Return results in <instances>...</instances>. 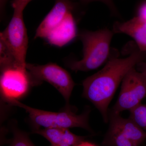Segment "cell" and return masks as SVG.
Returning a JSON list of instances; mask_svg holds the SVG:
<instances>
[{
    "label": "cell",
    "instance_id": "1",
    "mask_svg": "<svg viewBox=\"0 0 146 146\" xmlns=\"http://www.w3.org/2000/svg\"><path fill=\"white\" fill-rule=\"evenodd\" d=\"M146 60V52L138 47L125 58L110 54L102 70L84 80L82 96L98 110L105 122L108 121V106L118 86L131 69Z\"/></svg>",
    "mask_w": 146,
    "mask_h": 146
},
{
    "label": "cell",
    "instance_id": "2",
    "mask_svg": "<svg viewBox=\"0 0 146 146\" xmlns=\"http://www.w3.org/2000/svg\"><path fill=\"white\" fill-rule=\"evenodd\" d=\"M114 34L106 28L81 32L79 37L83 45V57L81 60L70 62L68 67L75 72H88L99 68L109 59Z\"/></svg>",
    "mask_w": 146,
    "mask_h": 146
},
{
    "label": "cell",
    "instance_id": "3",
    "mask_svg": "<svg viewBox=\"0 0 146 146\" xmlns=\"http://www.w3.org/2000/svg\"><path fill=\"white\" fill-rule=\"evenodd\" d=\"M6 102L11 105L18 106L25 110L32 122L37 127L44 128L80 127L92 131L88 122L89 110H87L80 115H77L70 109L62 112H50L30 107L17 100H9Z\"/></svg>",
    "mask_w": 146,
    "mask_h": 146
},
{
    "label": "cell",
    "instance_id": "4",
    "mask_svg": "<svg viewBox=\"0 0 146 146\" xmlns=\"http://www.w3.org/2000/svg\"><path fill=\"white\" fill-rule=\"evenodd\" d=\"M26 68L32 84H38L42 81L50 84L63 96L66 105L69 106L70 98L75 84L67 71L52 63L43 65L27 63Z\"/></svg>",
    "mask_w": 146,
    "mask_h": 146
},
{
    "label": "cell",
    "instance_id": "5",
    "mask_svg": "<svg viewBox=\"0 0 146 146\" xmlns=\"http://www.w3.org/2000/svg\"><path fill=\"white\" fill-rule=\"evenodd\" d=\"M146 97V75L131 69L125 77L117 100L110 112L120 114L141 104Z\"/></svg>",
    "mask_w": 146,
    "mask_h": 146
},
{
    "label": "cell",
    "instance_id": "6",
    "mask_svg": "<svg viewBox=\"0 0 146 146\" xmlns=\"http://www.w3.org/2000/svg\"><path fill=\"white\" fill-rule=\"evenodd\" d=\"M22 11L14 10L13 17L4 31L1 33L2 38L11 51L19 65L26 67L28 37Z\"/></svg>",
    "mask_w": 146,
    "mask_h": 146
},
{
    "label": "cell",
    "instance_id": "7",
    "mask_svg": "<svg viewBox=\"0 0 146 146\" xmlns=\"http://www.w3.org/2000/svg\"><path fill=\"white\" fill-rule=\"evenodd\" d=\"M1 73V93L6 102L24 96L32 84L26 67L11 66L2 69Z\"/></svg>",
    "mask_w": 146,
    "mask_h": 146
},
{
    "label": "cell",
    "instance_id": "8",
    "mask_svg": "<svg viewBox=\"0 0 146 146\" xmlns=\"http://www.w3.org/2000/svg\"><path fill=\"white\" fill-rule=\"evenodd\" d=\"M112 31L130 36L140 50L146 52V21L136 16L125 22H117Z\"/></svg>",
    "mask_w": 146,
    "mask_h": 146
},
{
    "label": "cell",
    "instance_id": "9",
    "mask_svg": "<svg viewBox=\"0 0 146 146\" xmlns=\"http://www.w3.org/2000/svg\"><path fill=\"white\" fill-rule=\"evenodd\" d=\"M76 35L75 21L71 12L47 35L46 39L51 45L62 47L70 43Z\"/></svg>",
    "mask_w": 146,
    "mask_h": 146
},
{
    "label": "cell",
    "instance_id": "10",
    "mask_svg": "<svg viewBox=\"0 0 146 146\" xmlns=\"http://www.w3.org/2000/svg\"><path fill=\"white\" fill-rule=\"evenodd\" d=\"M110 124L115 126L137 146L146 140V132L130 118L125 119L120 114L108 112Z\"/></svg>",
    "mask_w": 146,
    "mask_h": 146
},
{
    "label": "cell",
    "instance_id": "11",
    "mask_svg": "<svg viewBox=\"0 0 146 146\" xmlns=\"http://www.w3.org/2000/svg\"><path fill=\"white\" fill-rule=\"evenodd\" d=\"M70 12L71 7L67 3L61 1L56 3L37 28L35 38L45 39L50 32L61 23Z\"/></svg>",
    "mask_w": 146,
    "mask_h": 146
},
{
    "label": "cell",
    "instance_id": "12",
    "mask_svg": "<svg viewBox=\"0 0 146 146\" xmlns=\"http://www.w3.org/2000/svg\"><path fill=\"white\" fill-rule=\"evenodd\" d=\"M34 133L44 137L49 141L51 145L67 143L71 146H75L84 141L85 138L74 134L66 128L37 129L34 131Z\"/></svg>",
    "mask_w": 146,
    "mask_h": 146
},
{
    "label": "cell",
    "instance_id": "13",
    "mask_svg": "<svg viewBox=\"0 0 146 146\" xmlns=\"http://www.w3.org/2000/svg\"><path fill=\"white\" fill-rule=\"evenodd\" d=\"M103 144L106 146H137L111 124Z\"/></svg>",
    "mask_w": 146,
    "mask_h": 146
},
{
    "label": "cell",
    "instance_id": "14",
    "mask_svg": "<svg viewBox=\"0 0 146 146\" xmlns=\"http://www.w3.org/2000/svg\"><path fill=\"white\" fill-rule=\"evenodd\" d=\"M0 64L1 69L13 66H21L16 61L11 51L2 38L0 37Z\"/></svg>",
    "mask_w": 146,
    "mask_h": 146
},
{
    "label": "cell",
    "instance_id": "15",
    "mask_svg": "<svg viewBox=\"0 0 146 146\" xmlns=\"http://www.w3.org/2000/svg\"><path fill=\"white\" fill-rule=\"evenodd\" d=\"M129 111V118L146 132V104H141Z\"/></svg>",
    "mask_w": 146,
    "mask_h": 146
},
{
    "label": "cell",
    "instance_id": "16",
    "mask_svg": "<svg viewBox=\"0 0 146 146\" xmlns=\"http://www.w3.org/2000/svg\"><path fill=\"white\" fill-rule=\"evenodd\" d=\"M9 146H35L27 133L18 129L13 130V138Z\"/></svg>",
    "mask_w": 146,
    "mask_h": 146
},
{
    "label": "cell",
    "instance_id": "17",
    "mask_svg": "<svg viewBox=\"0 0 146 146\" xmlns=\"http://www.w3.org/2000/svg\"><path fill=\"white\" fill-rule=\"evenodd\" d=\"M32 0H13L12 6L14 10L23 11L26 7Z\"/></svg>",
    "mask_w": 146,
    "mask_h": 146
},
{
    "label": "cell",
    "instance_id": "18",
    "mask_svg": "<svg viewBox=\"0 0 146 146\" xmlns=\"http://www.w3.org/2000/svg\"><path fill=\"white\" fill-rule=\"evenodd\" d=\"M85 2H91L92 1H100L104 3L108 7L110 10L113 14L116 15L117 14V9L115 7L114 3L113 2V0H82Z\"/></svg>",
    "mask_w": 146,
    "mask_h": 146
},
{
    "label": "cell",
    "instance_id": "19",
    "mask_svg": "<svg viewBox=\"0 0 146 146\" xmlns=\"http://www.w3.org/2000/svg\"><path fill=\"white\" fill-rule=\"evenodd\" d=\"M137 16L146 21V2L142 4L139 7Z\"/></svg>",
    "mask_w": 146,
    "mask_h": 146
},
{
    "label": "cell",
    "instance_id": "20",
    "mask_svg": "<svg viewBox=\"0 0 146 146\" xmlns=\"http://www.w3.org/2000/svg\"><path fill=\"white\" fill-rule=\"evenodd\" d=\"M136 69L138 72L143 73L146 75V62L145 61H142L140 62L136 65Z\"/></svg>",
    "mask_w": 146,
    "mask_h": 146
},
{
    "label": "cell",
    "instance_id": "21",
    "mask_svg": "<svg viewBox=\"0 0 146 146\" xmlns=\"http://www.w3.org/2000/svg\"><path fill=\"white\" fill-rule=\"evenodd\" d=\"M75 146H97L96 145L90 142L83 141Z\"/></svg>",
    "mask_w": 146,
    "mask_h": 146
},
{
    "label": "cell",
    "instance_id": "22",
    "mask_svg": "<svg viewBox=\"0 0 146 146\" xmlns=\"http://www.w3.org/2000/svg\"><path fill=\"white\" fill-rule=\"evenodd\" d=\"M8 0H0V9L1 13H2L4 9L5 6Z\"/></svg>",
    "mask_w": 146,
    "mask_h": 146
},
{
    "label": "cell",
    "instance_id": "23",
    "mask_svg": "<svg viewBox=\"0 0 146 146\" xmlns=\"http://www.w3.org/2000/svg\"><path fill=\"white\" fill-rule=\"evenodd\" d=\"M51 146H71L69 144L67 143L60 144V145H51Z\"/></svg>",
    "mask_w": 146,
    "mask_h": 146
}]
</instances>
